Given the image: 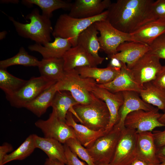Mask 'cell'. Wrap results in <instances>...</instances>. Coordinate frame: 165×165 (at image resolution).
I'll list each match as a JSON object with an SVG mask.
<instances>
[{
    "label": "cell",
    "mask_w": 165,
    "mask_h": 165,
    "mask_svg": "<svg viewBox=\"0 0 165 165\" xmlns=\"http://www.w3.org/2000/svg\"><path fill=\"white\" fill-rule=\"evenodd\" d=\"M152 0H117L107 9V20L116 29L130 34L157 19Z\"/></svg>",
    "instance_id": "cell-1"
},
{
    "label": "cell",
    "mask_w": 165,
    "mask_h": 165,
    "mask_svg": "<svg viewBox=\"0 0 165 165\" xmlns=\"http://www.w3.org/2000/svg\"><path fill=\"white\" fill-rule=\"evenodd\" d=\"M26 18L30 20L29 23H20L13 17L9 16L20 36L30 39L42 45L50 42L51 34L52 33L53 29L50 18L40 14L37 8L34 9L28 14Z\"/></svg>",
    "instance_id": "cell-2"
},
{
    "label": "cell",
    "mask_w": 165,
    "mask_h": 165,
    "mask_svg": "<svg viewBox=\"0 0 165 165\" xmlns=\"http://www.w3.org/2000/svg\"><path fill=\"white\" fill-rule=\"evenodd\" d=\"M69 111L75 115L82 124L94 130L105 131L110 120V113L105 103L94 95L90 103L76 105Z\"/></svg>",
    "instance_id": "cell-3"
},
{
    "label": "cell",
    "mask_w": 165,
    "mask_h": 165,
    "mask_svg": "<svg viewBox=\"0 0 165 165\" xmlns=\"http://www.w3.org/2000/svg\"><path fill=\"white\" fill-rule=\"evenodd\" d=\"M97 85L94 80L82 77L74 69L65 71L64 76L55 86L57 91H69L79 104L87 105L92 101V92Z\"/></svg>",
    "instance_id": "cell-4"
},
{
    "label": "cell",
    "mask_w": 165,
    "mask_h": 165,
    "mask_svg": "<svg viewBox=\"0 0 165 165\" xmlns=\"http://www.w3.org/2000/svg\"><path fill=\"white\" fill-rule=\"evenodd\" d=\"M108 14L107 10L101 14L88 18H78L64 14L60 16L56 21L52 33L55 37L69 38L72 46L77 45L79 35L92 24L106 20Z\"/></svg>",
    "instance_id": "cell-5"
},
{
    "label": "cell",
    "mask_w": 165,
    "mask_h": 165,
    "mask_svg": "<svg viewBox=\"0 0 165 165\" xmlns=\"http://www.w3.org/2000/svg\"><path fill=\"white\" fill-rule=\"evenodd\" d=\"M123 129L115 126L109 132L98 138L90 147L86 148L95 165L110 163Z\"/></svg>",
    "instance_id": "cell-6"
},
{
    "label": "cell",
    "mask_w": 165,
    "mask_h": 165,
    "mask_svg": "<svg viewBox=\"0 0 165 165\" xmlns=\"http://www.w3.org/2000/svg\"><path fill=\"white\" fill-rule=\"evenodd\" d=\"M57 82L41 76L33 77L18 91L6 98L11 106L25 108L27 104Z\"/></svg>",
    "instance_id": "cell-7"
},
{
    "label": "cell",
    "mask_w": 165,
    "mask_h": 165,
    "mask_svg": "<svg viewBox=\"0 0 165 165\" xmlns=\"http://www.w3.org/2000/svg\"><path fill=\"white\" fill-rule=\"evenodd\" d=\"M94 24L100 34L98 40L101 50L107 54L110 58L118 53L117 48L123 42L127 41L138 42L131 34L119 31L107 20L96 22Z\"/></svg>",
    "instance_id": "cell-8"
},
{
    "label": "cell",
    "mask_w": 165,
    "mask_h": 165,
    "mask_svg": "<svg viewBox=\"0 0 165 165\" xmlns=\"http://www.w3.org/2000/svg\"><path fill=\"white\" fill-rule=\"evenodd\" d=\"M137 133L125 127L121 131L112 160L109 165H128L137 157Z\"/></svg>",
    "instance_id": "cell-9"
},
{
    "label": "cell",
    "mask_w": 165,
    "mask_h": 165,
    "mask_svg": "<svg viewBox=\"0 0 165 165\" xmlns=\"http://www.w3.org/2000/svg\"><path fill=\"white\" fill-rule=\"evenodd\" d=\"M158 110V108L149 111L139 110L131 112L125 118V127L135 130L139 133L152 132L156 128L165 127V124L159 120L162 114L159 113Z\"/></svg>",
    "instance_id": "cell-10"
},
{
    "label": "cell",
    "mask_w": 165,
    "mask_h": 165,
    "mask_svg": "<svg viewBox=\"0 0 165 165\" xmlns=\"http://www.w3.org/2000/svg\"><path fill=\"white\" fill-rule=\"evenodd\" d=\"M35 124L41 130L45 137L56 140L63 144L70 138H76L73 129L60 120L53 110L48 119L38 120Z\"/></svg>",
    "instance_id": "cell-11"
},
{
    "label": "cell",
    "mask_w": 165,
    "mask_h": 165,
    "mask_svg": "<svg viewBox=\"0 0 165 165\" xmlns=\"http://www.w3.org/2000/svg\"><path fill=\"white\" fill-rule=\"evenodd\" d=\"M160 59L149 52L140 58L130 69L134 79L142 88L144 84L152 82L161 68Z\"/></svg>",
    "instance_id": "cell-12"
},
{
    "label": "cell",
    "mask_w": 165,
    "mask_h": 165,
    "mask_svg": "<svg viewBox=\"0 0 165 165\" xmlns=\"http://www.w3.org/2000/svg\"><path fill=\"white\" fill-rule=\"evenodd\" d=\"M92 93L97 97L105 102L109 111L110 120L104 132L105 133H107L112 130L119 121V110L123 102L122 92L113 93L97 86Z\"/></svg>",
    "instance_id": "cell-13"
},
{
    "label": "cell",
    "mask_w": 165,
    "mask_h": 165,
    "mask_svg": "<svg viewBox=\"0 0 165 165\" xmlns=\"http://www.w3.org/2000/svg\"><path fill=\"white\" fill-rule=\"evenodd\" d=\"M110 0H76L68 15L74 18H88L101 14L111 4Z\"/></svg>",
    "instance_id": "cell-14"
},
{
    "label": "cell",
    "mask_w": 165,
    "mask_h": 165,
    "mask_svg": "<svg viewBox=\"0 0 165 165\" xmlns=\"http://www.w3.org/2000/svg\"><path fill=\"white\" fill-rule=\"evenodd\" d=\"M150 49L149 46L144 43L134 41L125 42L119 45L117 48L118 53L110 59L116 58L130 69Z\"/></svg>",
    "instance_id": "cell-15"
},
{
    "label": "cell",
    "mask_w": 165,
    "mask_h": 165,
    "mask_svg": "<svg viewBox=\"0 0 165 165\" xmlns=\"http://www.w3.org/2000/svg\"><path fill=\"white\" fill-rule=\"evenodd\" d=\"M65 71L80 67H97L98 64L93 56L81 46H72L62 57Z\"/></svg>",
    "instance_id": "cell-16"
},
{
    "label": "cell",
    "mask_w": 165,
    "mask_h": 165,
    "mask_svg": "<svg viewBox=\"0 0 165 165\" xmlns=\"http://www.w3.org/2000/svg\"><path fill=\"white\" fill-rule=\"evenodd\" d=\"M122 63L119 74L113 80L105 84H97V86L105 88L113 93L130 91L139 93L143 88L135 80L130 69L127 67L126 64Z\"/></svg>",
    "instance_id": "cell-17"
},
{
    "label": "cell",
    "mask_w": 165,
    "mask_h": 165,
    "mask_svg": "<svg viewBox=\"0 0 165 165\" xmlns=\"http://www.w3.org/2000/svg\"><path fill=\"white\" fill-rule=\"evenodd\" d=\"M122 92L123 102L119 110V121L115 125L122 129L125 127L124 123L125 118L131 112L139 110L149 111L156 108L144 101L137 92L127 91Z\"/></svg>",
    "instance_id": "cell-18"
},
{
    "label": "cell",
    "mask_w": 165,
    "mask_h": 165,
    "mask_svg": "<svg viewBox=\"0 0 165 165\" xmlns=\"http://www.w3.org/2000/svg\"><path fill=\"white\" fill-rule=\"evenodd\" d=\"M136 150L137 157L155 165L160 163L152 132L137 133Z\"/></svg>",
    "instance_id": "cell-19"
},
{
    "label": "cell",
    "mask_w": 165,
    "mask_h": 165,
    "mask_svg": "<svg viewBox=\"0 0 165 165\" xmlns=\"http://www.w3.org/2000/svg\"><path fill=\"white\" fill-rule=\"evenodd\" d=\"M53 42H47L43 45L36 43L28 47L31 51L38 52L43 58H62L65 53L72 46L69 38L55 37Z\"/></svg>",
    "instance_id": "cell-20"
},
{
    "label": "cell",
    "mask_w": 165,
    "mask_h": 165,
    "mask_svg": "<svg viewBox=\"0 0 165 165\" xmlns=\"http://www.w3.org/2000/svg\"><path fill=\"white\" fill-rule=\"evenodd\" d=\"M73 115L71 112H68L65 123L73 129L76 138L86 148L90 147L98 138L105 134L104 130H93L82 124L78 123Z\"/></svg>",
    "instance_id": "cell-21"
},
{
    "label": "cell",
    "mask_w": 165,
    "mask_h": 165,
    "mask_svg": "<svg viewBox=\"0 0 165 165\" xmlns=\"http://www.w3.org/2000/svg\"><path fill=\"white\" fill-rule=\"evenodd\" d=\"M164 33L165 18H159L130 34L138 42L150 46L155 39Z\"/></svg>",
    "instance_id": "cell-22"
},
{
    "label": "cell",
    "mask_w": 165,
    "mask_h": 165,
    "mask_svg": "<svg viewBox=\"0 0 165 165\" xmlns=\"http://www.w3.org/2000/svg\"><path fill=\"white\" fill-rule=\"evenodd\" d=\"M75 69L82 77L92 79L97 84L103 85L113 80L119 74L121 68L108 66L104 68L84 66Z\"/></svg>",
    "instance_id": "cell-23"
},
{
    "label": "cell",
    "mask_w": 165,
    "mask_h": 165,
    "mask_svg": "<svg viewBox=\"0 0 165 165\" xmlns=\"http://www.w3.org/2000/svg\"><path fill=\"white\" fill-rule=\"evenodd\" d=\"M99 33L94 23L79 35L77 41L78 45L81 46L93 56L98 65L101 64L105 59L99 56L98 53L101 50L97 36Z\"/></svg>",
    "instance_id": "cell-24"
},
{
    "label": "cell",
    "mask_w": 165,
    "mask_h": 165,
    "mask_svg": "<svg viewBox=\"0 0 165 165\" xmlns=\"http://www.w3.org/2000/svg\"><path fill=\"white\" fill-rule=\"evenodd\" d=\"M32 135L36 148L43 151L48 158L57 160L67 165L64 144L53 138Z\"/></svg>",
    "instance_id": "cell-25"
},
{
    "label": "cell",
    "mask_w": 165,
    "mask_h": 165,
    "mask_svg": "<svg viewBox=\"0 0 165 165\" xmlns=\"http://www.w3.org/2000/svg\"><path fill=\"white\" fill-rule=\"evenodd\" d=\"M38 67L41 76L57 82L62 78L65 72L62 58H43Z\"/></svg>",
    "instance_id": "cell-26"
},
{
    "label": "cell",
    "mask_w": 165,
    "mask_h": 165,
    "mask_svg": "<svg viewBox=\"0 0 165 165\" xmlns=\"http://www.w3.org/2000/svg\"><path fill=\"white\" fill-rule=\"evenodd\" d=\"M79 104L69 92L57 91L53 99L51 107L58 118L65 122L68 112L74 106Z\"/></svg>",
    "instance_id": "cell-27"
},
{
    "label": "cell",
    "mask_w": 165,
    "mask_h": 165,
    "mask_svg": "<svg viewBox=\"0 0 165 165\" xmlns=\"http://www.w3.org/2000/svg\"><path fill=\"white\" fill-rule=\"evenodd\" d=\"M55 84L27 104L25 108L38 117H40L46 113L48 108L51 106L53 99L57 91Z\"/></svg>",
    "instance_id": "cell-28"
},
{
    "label": "cell",
    "mask_w": 165,
    "mask_h": 165,
    "mask_svg": "<svg viewBox=\"0 0 165 165\" xmlns=\"http://www.w3.org/2000/svg\"><path fill=\"white\" fill-rule=\"evenodd\" d=\"M139 94L145 102L165 112V92L155 86L151 82L145 83Z\"/></svg>",
    "instance_id": "cell-29"
},
{
    "label": "cell",
    "mask_w": 165,
    "mask_h": 165,
    "mask_svg": "<svg viewBox=\"0 0 165 165\" xmlns=\"http://www.w3.org/2000/svg\"><path fill=\"white\" fill-rule=\"evenodd\" d=\"M22 2L26 5H35L42 11V14L50 19L53 12L57 9H70L72 3L62 0H24Z\"/></svg>",
    "instance_id": "cell-30"
},
{
    "label": "cell",
    "mask_w": 165,
    "mask_h": 165,
    "mask_svg": "<svg viewBox=\"0 0 165 165\" xmlns=\"http://www.w3.org/2000/svg\"><path fill=\"white\" fill-rule=\"evenodd\" d=\"M27 81L12 75L6 69L0 68V88L5 93L6 97L18 91Z\"/></svg>",
    "instance_id": "cell-31"
},
{
    "label": "cell",
    "mask_w": 165,
    "mask_h": 165,
    "mask_svg": "<svg viewBox=\"0 0 165 165\" xmlns=\"http://www.w3.org/2000/svg\"><path fill=\"white\" fill-rule=\"evenodd\" d=\"M40 62L35 57L29 54L24 47H21L18 53L13 57L0 61V68L6 69L14 65L37 66Z\"/></svg>",
    "instance_id": "cell-32"
},
{
    "label": "cell",
    "mask_w": 165,
    "mask_h": 165,
    "mask_svg": "<svg viewBox=\"0 0 165 165\" xmlns=\"http://www.w3.org/2000/svg\"><path fill=\"white\" fill-rule=\"evenodd\" d=\"M36 148L33 135H30L16 150L4 157L2 165L15 160H22L29 156Z\"/></svg>",
    "instance_id": "cell-33"
},
{
    "label": "cell",
    "mask_w": 165,
    "mask_h": 165,
    "mask_svg": "<svg viewBox=\"0 0 165 165\" xmlns=\"http://www.w3.org/2000/svg\"><path fill=\"white\" fill-rule=\"evenodd\" d=\"M79 158L88 165H95L87 148L76 138H71L64 143Z\"/></svg>",
    "instance_id": "cell-34"
},
{
    "label": "cell",
    "mask_w": 165,
    "mask_h": 165,
    "mask_svg": "<svg viewBox=\"0 0 165 165\" xmlns=\"http://www.w3.org/2000/svg\"><path fill=\"white\" fill-rule=\"evenodd\" d=\"M149 46V52L160 59H165V33L157 38Z\"/></svg>",
    "instance_id": "cell-35"
},
{
    "label": "cell",
    "mask_w": 165,
    "mask_h": 165,
    "mask_svg": "<svg viewBox=\"0 0 165 165\" xmlns=\"http://www.w3.org/2000/svg\"><path fill=\"white\" fill-rule=\"evenodd\" d=\"M63 144L67 165H88L85 162L81 160L65 144Z\"/></svg>",
    "instance_id": "cell-36"
},
{
    "label": "cell",
    "mask_w": 165,
    "mask_h": 165,
    "mask_svg": "<svg viewBox=\"0 0 165 165\" xmlns=\"http://www.w3.org/2000/svg\"><path fill=\"white\" fill-rule=\"evenodd\" d=\"M152 9L156 18H165V0H157L154 1Z\"/></svg>",
    "instance_id": "cell-37"
},
{
    "label": "cell",
    "mask_w": 165,
    "mask_h": 165,
    "mask_svg": "<svg viewBox=\"0 0 165 165\" xmlns=\"http://www.w3.org/2000/svg\"><path fill=\"white\" fill-rule=\"evenodd\" d=\"M151 82L155 86L165 92V65L162 66L155 78Z\"/></svg>",
    "instance_id": "cell-38"
},
{
    "label": "cell",
    "mask_w": 165,
    "mask_h": 165,
    "mask_svg": "<svg viewBox=\"0 0 165 165\" xmlns=\"http://www.w3.org/2000/svg\"><path fill=\"white\" fill-rule=\"evenodd\" d=\"M152 133L157 148L165 146V129L162 131L153 130Z\"/></svg>",
    "instance_id": "cell-39"
},
{
    "label": "cell",
    "mask_w": 165,
    "mask_h": 165,
    "mask_svg": "<svg viewBox=\"0 0 165 165\" xmlns=\"http://www.w3.org/2000/svg\"><path fill=\"white\" fill-rule=\"evenodd\" d=\"M13 150V147L11 144L5 143L0 146V165H2L3 159L7 153Z\"/></svg>",
    "instance_id": "cell-40"
},
{
    "label": "cell",
    "mask_w": 165,
    "mask_h": 165,
    "mask_svg": "<svg viewBox=\"0 0 165 165\" xmlns=\"http://www.w3.org/2000/svg\"><path fill=\"white\" fill-rule=\"evenodd\" d=\"M159 165V164H158ZM128 165H156L137 157Z\"/></svg>",
    "instance_id": "cell-41"
},
{
    "label": "cell",
    "mask_w": 165,
    "mask_h": 165,
    "mask_svg": "<svg viewBox=\"0 0 165 165\" xmlns=\"http://www.w3.org/2000/svg\"><path fill=\"white\" fill-rule=\"evenodd\" d=\"M110 59V63L108 66L121 68L122 66V63L120 61L114 57H112Z\"/></svg>",
    "instance_id": "cell-42"
},
{
    "label": "cell",
    "mask_w": 165,
    "mask_h": 165,
    "mask_svg": "<svg viewBox=\"0 0 165 165\" xmlns=\"http://www.w3.org/2000/svg\"><path fill=\"white\" fill-rule=\"evenodd\" d=\"M45 165H66L64 163H62L57 160L50 159L48 158L46 159Z\"/></svg>",
    "instance_id": "cell-43"
},
{
    "label": "cell",
    "mask_w": 165,
    "mask_h": 165,
    "mask_svg": "<svg viewBox=\"0 0 165 165\" xmlns=\"http://www.w3.org/2000/svg\"><path fill=\"white\" fill-rule=\"evenodd\" d=\"M157 155L165 156V146L157 149Z\"/></svg>",
    "instance_id": "cell-44"
},
{
    "label": "cell",
    "mask_w": 165,
    "mask_h": 165,
    "mask_svg": "<svg viewBox=\"0 0 165 165\" xmlns=\"http://www.w3.org/2000/svg\"><path fill=\"white\" fill-rule=\"evenodd\" d=\"M160 162L158 165H165V156L157 155Z\"/></svg>",
    "instance_id": "cell-45"
},
{
    "label": "cell",
    "mask_w": 165,
    "mask_h": 165,
    "mask_svg": "<svg viewBox=\"0 0 165 165\" xmlns=\"http://www.w3.org/2000/svg\"><path fill=\"white\" fill-rule=\"evenodd\" d=\"M0 2L2 3H12L14 4L18 3L19 1L18 0H2Z\"/></svg>",
    "instance_id": "cell-46"
},
{
    "label": "cell",
    "mask_w": 165,
    "mask_h": 165,
    "mask_svg": "<svg viewBox=\"0 0 165 165\" xmlns=\"http://www.w3.org/2000/svg\"><path fill=\"white\" fill-rule=\"evenodd\" d=\"M159 120L161 123L165 124V112L162 114Z\"/></svg>",
    "instance_id": "cell-47"
},
{
    "label": "cell",
    "mask_w": 165,
    "mask_h": 165,
    "mask_svg": "<svg viewBox=\"0 0 165 165\" xmlns=\"http://www.w3.org/2000/svg\"><path fill=\"white\" fill-rule=\"evenodd\" d=\"M2 34H3V35L1 36V37H0V38L1 39H2L3 38H4V36H5L6 35V31H3L2 32Z\"/></svg>",
    "instance_id": "cell-48"
},
{
    "label": "cell",
    "mask_w": 165,
    "mask_h": 165,
    "mask_svg": "<svg viewBox=\"0 0 165 165\" xmlns=\"http://www.w3.org/2000/svg\"><path fill=\"white\" fill-rule=\"evenodd\" d=\"M109 165V164H107V165Z\"/></svg>",
    "instance_id": "cell-49"
}]
</instances>
